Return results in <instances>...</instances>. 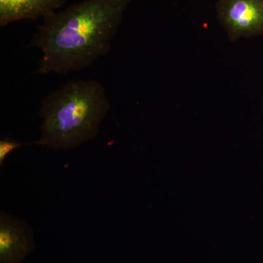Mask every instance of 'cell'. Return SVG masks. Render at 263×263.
<instances>
[{"mask_svg":"<svg viewBox=\"0 0 263 263\" xmlns=\"http://www.w3.org/2000/svg\"><path fill=\"white\" fill-rule=\"evenodd\" d=\"M131 0H84L45 17L28 45L41 52L36 72L64 76L106 56Z\"/></svg>","mask_w":263,"mask_h":263,"instance_id":"cell-1","label":"cell"},{"mask_svg":"<svg viewBox=\"0 0 263 263\" xmlns=\"http://www.w3.org/2000/svg\"><path fill=\"white\" fill-rule=\"evenodd\" d=\"M27 143H21L15 140L2 139L0 141V165L4 164L8 156L13 151L24 146Z\"/></svg>","mask_w":263,"mask_h":263,"instance_id":"cell-6","label":"cell"},{"mask_svg":"<svg viewBox=\"0 0 263 263\" xmlns=\"http://www.w3.org/2000/svg\"><path fill=\"white\" fill-rule=\"evenodd\" d=\"M34 247V234L27 222L2 211L0 263H22Z\"/></svg>","mask_w":263,"mask_h":263,"instance_id":"cell-4","label":"cell"},{"mask_svg":"<svg viewBox=\"0 0 263 263\" xmlns=\"http://www.w3.org/2000/svg\"><path fill=\"white\" fill-rule=\"evenodd\" d=\"M110 110L106 91L96 79L69 81L43 98L41 137L34 144L70 150L92 141Z\"/></svg>","mask_w":263,"mask_h":263,"instance_id":"cell-2","label":"cell"},{"mask_svg":"<svg viewBox=\"0 0 263 263\" xmlns=\"http://www.w3.org/2000/svg\"><path fill=\"white\" fill-rule=\"evenodd\" d=\"M66 0H0V26L47 16Z\"/></svg>","mask_w":263,"mask_h":263,"instance_id":"cell-5","label":"cell"},{"mask_svg":"<svg viewBox=\"0 0 263 263\" xmlns=\"http://www.w3.org/2000/svg\"><path fill=\"white\" fill-rule=\"evenodd\" d=\"M216 10L232 41L263 34V0H219Z\"/></svg>","mask_w":263,"mask_h":263,"instance_id":"cell-3","label":"cell"}]
</instances>
